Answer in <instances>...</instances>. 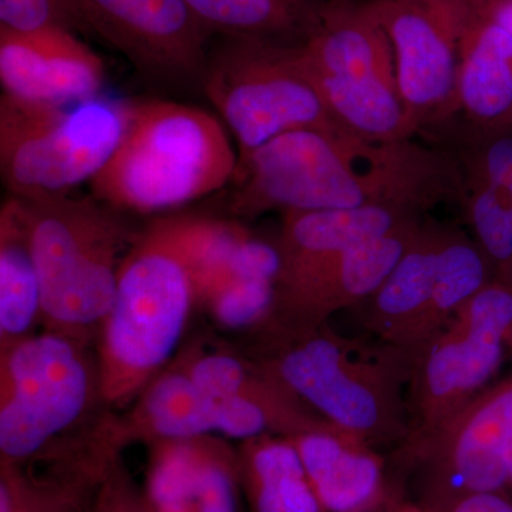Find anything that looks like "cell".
Here are the masks:
<instances>
[{
    "label": "cell",
    "instance_id": "cell-20",
    "mask_svg": "<svg viewBox=\"0 0 512 512\" xmlns=\"http://www.w3.org/2000/svg\"><path fill=\"white\" fill-rule=\"evenodd\" d=\"M173 362L214 399L244 397L268 407L286 421L291 436L328 423L269 375L245 350L198 338L185 346Z\"/></svg>",
    "mask_w": 512,
    "mask_h": 512
},
{
    "label": "cell",
    "instance_id": "cell-12",
    "mask_svg": "<svg viewBox=\"0 0 512 512\" xmlns=\"http://www.w3.org/2000/svg\"><path fill=\"white\" fill-rule=\"evenodd\" d=\"M507 350L494 336L451 319L417 353L407 387L409 436L399 447L404 461L490 386Z\"/></svg>",
    "mask_w": 512,
    "mask_h": 512
},
{
    "label": "cell",
    "instance_id": "cell-7",
    "mask_svg": "<svg viewBox=\"0 0 512 512\" xmlns=\"http://www.w3.org/2000/svg\"><path fill=\"white\" fill-rule=\"evenodd\" d=\"M299 57L343 130L372 141L416 137L392 43L363 0H325Z\"/></svg>",
    "mask_w": 512,
    "mask_h": 512
},
{
    "label": "cell",
    "instance_id": "cell-17",
    "mask_svg": "<svg viewBox=\"0 0 512 512\" xmlns=\"http://www.w3.org/2000/svg\"><path fill=\"white\" fill-rule=\"evenodd\" d=\"M429 214L392 207L366 205L336 210L285 211L276 247L281 255L278 282L350 249L416 224Z\"/></svg>",
    "mask_w": 512,
    "mask_h": 512
},
{
    "label": "cell",
    "instance_id": "cell-31",
    "mask_svg": "<svg viewBox=\"0 0 512 512\" xmlns=\"http://www.w3.org/2000/svg\"><path fill=\"white\" fill-rule=\"evenodd\" d=\"M446 512H512V494L467 495L451 505Z\"/></svg>",
    "mask_w": 512,
    "mask_h": 512
},
{
    "label": "cell",
    "instance_id": "cell-21",
    "mask_svg": "<svg viewBox=\"0 0 512 512\" xmlns=\"http://www.w3.org/2000/svg\"><path fill=\"white\" fill-rule=\"evenodd\" d=\"M119 416L126 446L217 434V400L202 392L173 360Z\"/></svg>",
    "mask_w": 512,
    "mask_h": 512
},
{
    "label": "cell",
    "instance_id": "cell-26",
    "mask_svg": "<svg viewBox=\"0 0 512 512\" xmlns=\"http://www.w3.org/2000/svg\"><path fill=\"white\" fill-rule=\"evenodd\" d=\"M423 136L453 153L464 171L493 184L512 202V130H478L456 116L424 131Z\"/></svg>",
    "mask_w": 512,
    "mask_h": 512
},
{
    "label": "cell",
    "instance_id": "cell-10",
    "mask_svg": "<svg viewBox=\"0 0 512 512\" xmlns=\"http://www.w3.org/2000/svg\"><path fill=\"white\" fill-rule=\"evenodd\" d=\"M363 2L392 43L400 94L414 134L456 117L458 50L467 0Z\"/></svg>",
    "mask_w": 512,
    "mask_h": 512
},
{
    "label": "cell",
    "instance_id": "cell-29",
    "mask_svg": "<svg viewBox=\"0 0 512 512\" xmlns=\"http://www.w3.org/2000/svg\"><path fill=\"white\" fill-rule=\"evenodd\" d=\"M0 29L20 35L83 32L72 0H0Z\"/></svg>",
    "mask_w": 512,
    "mask_h": 512
},
{
    "label": "cell",
    "instance_id": "cell-1",
    "mask_svg": "<svg viewBox=\"0 0 512 512\" xmlns=\"http://www.w3.org/2000/svg\"><path fill=\"white\" fill-rule=\"evenodd\" d=\"M229 211L336 210L392 205L429 214L460 205L463 168L446 148L414 138L372 141L345 131L299 130L238 163Z\"/></svg>",
    "mask_w": 512,
    "mask_h": 512
},
{
    "label": "cell",
    "instance_id": "cell-4",
    "mask_svg": "<svg viewBox=\"0 0 512 512\" xmlns=\"http://www.w3.org/2000/svg\"><path fill=\"white\" fill-rule=\"evenodd\" d=\"M238 156L220 120L165 100L128 101L119 146L90 181L93 197L117 211L181 207L234 180Z\"/></svg>",
    "mask_w": 512,
    "mask_h": 512
},
{
    "label": "cell",
    "instance_id": "cell-30",
    "mask_svg": "<svg viewBox=\"0 0 512 512\" xmlns=\"http://www.w3.org/2000/svg\"><path fill=\"white\" fill-rule=\"evenodd\" d=\"M103 487L110 495L116 512H154L148 504L143 487L137 484L123 461V454L114 458L103 477Z\"/></svg>",
    "mask_w": 512,
    "mask_h": 512
},
{
    "label": "cell",
    "instance_id": "cell-3",
    "mask_svg": "<svg viewBox=\"0 0 512 512\" xmlns=\"http://www.w3.org/2000/svg\"><path fill=\"white\" fill-rule=\"evenodd\" d=\"M194 308L187 217L158 218L137 234L124 255L113 305L97 338L107 409L130 406L174 359Z\"/></svg>",
    "mask_w": 512,
    "mask_h": 512
},
{
    "label": "cell",
    "instance_id": "cell-18",
    "mask_svg": "<svg viewBox=\"0 0 512 512\" xmlns=\"http://www.w3.org/2000/svg\"><path fill=\"white\" fill-rule=\"evenodd\" d=\"M325 512H370L386 494L384 460L360 437L320 424L289 437Z\"/></svg>",
    "mask_w": 512,
    "mask_h": 512
},
{
    "label": "cell",
    "instance_id": "cell-2",
    "mask_svg": "<svg viewBox=\"0 0 512 512\" xmlns=\"http://www.w3.org/2000/svg\"><path fill=\"white\" fill-rule=\"evenodd\" d=\"M248 353L332 426L373 447L409 436L407 387L413 357L386 343L369 346L330 328L268 320L249 332Z\"/></svg>",
    "mask_w": 512,
    "mask_h": 512
},
{
    "label": "cell",
    "instance_id": "cell-9",
    "mask_svg": "<svg viewBox=\"0 0 512 512\" xmlns=\"http://www.w3.org/2000/svg\"><path fill=\"white\" fill-rule=\"evenodd\" d=\"M128 101L96 99L72 106L0 99V173L10 197L70 195L113 156L127 121Z\"/></svg>",
    "mask_w": 512,
    "mask_h": 512
},
{
    "label": "cell",
    "instance_id": "cell-24",
    "mask_svg": "<svg viewBox=\"0 0 512 512\" xmlns=\"http://www.w3.org/2000/svg\"><path fill=\"white\" fill-rule=\"evenodd\" d=\"M37 325H42L39 275L22 204L10 197L0 211V349L35 335Z\"/></svg>",
    "mask_w": 512,
    "mask_h": 512
},
{
    "label": "cell",
    "instance_id": "cell-11",
    "mask_svg": "<svg viewBox=\"0 0 512 512\" xmlns=\"http://www.w3.org/2000/svg\"><path fill=\"white\" fill-rule=\"evenodd\" d=\"M93 33L143 74L168 82L200 79L212 42L183 0H72Z\"/></svg>",
    "mask_w": 512,
    "mask_h": 512
},
{
    "label": "cell",
    "instance_id": "cell-22",
    "mask_svg": "<svg viewBox=\"0 0 512 512\" xmlns=\"http://www.w3.org/2000/svg\"><path fill=\"white\" fill-rule=\"evenodd\" d=\"M237 450L242 493L252 512H325L288 436L261 434L239 441Z\"/></svg>",
    "mask_w": 512,
    "mask_h": 512
},
{
    "label": "cell",
    "instance_id": "cell-23",
    "mask_svg": "<svg viewBox=\"0 0 512 512\" xmlns=\"http://www.w3.org/2000/svg\"><path fill=\"white\" fill-rule=\"evenodd\" d=\"M212 37L303 45L325 0H183Z\"/></svg>",
    "mask_w": 512,
    "mask_h": 512
},
{
    "label": "cell",
    "instance_id": "cell-16",
    "mask_svg": "<svg viewBox=\"0 0 512 512\" xmlns=\"http://www.w3.org/2000/svg\"><path fill=\"white\" fill-rule=\"evenodd\" d=\"M447 228L429 215L382 285L357 306L363 325L379 342L403 350L413 360L423 348L424 320Z\"/></svg>",
    "mask_w": 512,
    "mask_h": 512
},
{
    "label": "cell",
    "instance_id": "cell-6",
    "mask_svg": "<svg viewBox=\"0 0 512 512\" xmlns=\"http://www.w3.org/2000/svg\"><path fill=\"white\" fill-rule=\"evenodd\" d=\"M89 346L42 330L0 349V463H36L80 439L109 412L97 414L106 406Z\"/></svg>",
    "mask_w": 512,
    "mask_h": 512
},
{
    "label": "cell",
    "instance_id": "cell-15",
    "mask_svg": "<svg viewBox=\"0 0 512 512\" xmlns=\"http://www.w3.org/2000/svg\"><path fill=\"white\" fill-rule=\"evenodd\" d=\"M110 426L36 461L0 463V512H87L111 461L123 454Z\"/></svg>",
    "mask_w": 512,
    "mask_h": 512
},
{
    "label": "cell",
    "instance_id": "cell-34",
    "mask_svg": "<svg viewBox=\"0 0 512 512\" xmlns=\"http://www.w3.org/2000/svg\"><path fill=\"white\" fill-rule=\"evenodd\" d=\"M394 512H437V511L431 510V508H427V507H420V505L403 504V505H400V507H397L396 511H394Z\"/></svg>",
    "mask_w": 512,
    "mask_h": 512
},
{
    "label": "cell",
    "instance_id": "cell-33",
    "mask_svg": "<svg viewBox=\"0 0 512 512\" xmlns=\"http://www.w3.org/2000/svg\"><path fill=\"white\" fill-rule=\"evenodd\" d=\"M87 512H116L114 505L111 503L110 495L107 494L106 488L103 487V478H101L96 494H94L92 504H90Z\"/></svg>",
    "mask_w": 512,
    "mask_h": 512
},
{
    "label": "cell",
    "instance_id": "cell-5",
    "mask_svg": "<svg viewBox=\"0 0 512 512\" xmlns=\"http://www.w3.org/2000/svg\"><path fill=\"white\" fill-rule=\"evenodd\" d=\"M18 200L39 275L43 329L96 342L137 234L94 197Z\"/></svg>",
    "mask_w": 512,
    "mask_h": 512
},
{
    "label": "cell",
    "instance_id": "cell-27",
    "mask_svg": "<svg viewBox=\"0 0 512 512\" xmlns=\"http://www.w3.org/2000/svg\"><path fill=\"white\" fill-rule=\"evenodd\" d=\"M195 439L148 444L143 490L154 512H194Z\"/></svg>",
    "mask_w": 512,
    "mask_h": 512
},
{
    "label": "cell",
    "instance_id": "cell-8",
    "mask_svg": "<svg viewBox=\"0 0 512 512\" xmlns=\"http://www.w3.org/2000/svg\"><path fill=\"white\" fill-rule=\"evenodd\" d=\"M299 46L212 39L201 83L234 134L238 163L292 131H345L303 69Z\"/></svg>",
    "mask_w": 512,
    "mask_h": 512
},
{
    "label": "cell",
    "instance_id": "cell-14",
    "mask_svg": "<svg viewBox=\"0 0 512 512\" xmlns=\"http://www.w3.org/2000/svg\"><path fill=\"white\" fill-rule=\"evenodd\" d=\"M0 82L3 93L26 103L72 106L99 97L104 64L76 33L0 29Z\"/></svg>",
    "mask_w": 512,
    "mask_h": 512
},
{
    "label": "cell",
    "instance_id": "cell-19",
    "mask_svg": "<svg viewBox=\"0 0 512 512\" xmlns=\"http://www.w3.org/2000/svg\"><path fill=\"white\" fill-rule=\"evenodd\" d=\"M467 3L458 50L457 116L478 130H512V36Z\"/></svg>",
    "mask_w": 512,
    "mask_h": 512
},
{
    "label": "cell",
    "instance_id": "cell-25",
    "mask_svg": "<svg viewBox=\"0 0 512 512\" xmlns=\"http://www.w3.org/2000/svg\"><path fill=\"white\" fill-rule=\"evenodd\" d=\"M493 279V264L476 239L456 225L448 224L433 296L424 320L423 348Z\"/></svg>",
    "mask_w": 512,
    "mask_h": 512
},
{
    "label": "cell",
    "instance_id": "cell-32",
    "mask_svg": "<svg viewBox=\"0 0 512 512\" xmlns=\"http://www.w3.org/2000/svg\"><path fill=\"white\" fill-rule=\"evenodd\" d=\"M512 36V0H468Z\"/></svg>",
    "mask_w": 512,
    "mask_h": 512
},
{
    "label": "cell",
    "instance_id": "cell-13",
    "mask_svg": "<svg viewBox=\"0 0 512 512\" xmlns=\"http://www.w3.org/2000/svg\"><path fill=\"white\" fill-rule=\"evenodd\" d=\"M426 218L278 282L269 320L289 326H319L328 323L333 313L357 308L392 272Z\"/></svg>",
    "mask_w": 512,
    "mask_h": 512
},
{
    "label": "cell",
    "instance_id": "cell-28",
    "mask_svg": "<svg viewBox=\"0 0 512 512\" xmlns=\"http://www.w3.org/2000/svg\"><path fill=\"white\" fill-rule=\"evenodd\" d=\"M194 512H239L242 491L237 447L225 437L207 434L195 439Z\"/></svg>",
    "mask_w": 512,
    "mask_h": 512
}]
</instances>
